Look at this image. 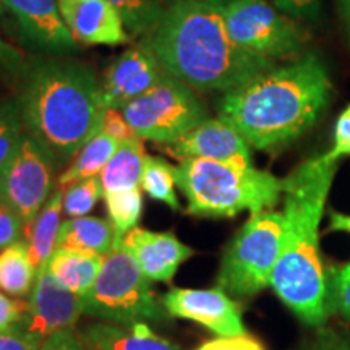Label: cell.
Instances as JSON below:
<instances>
[{
    "mask_svg": "<svg viewBox=\"0 0 350 350\" xmlns=\"http://www.w3.org/2000/svg\"><path fill=\"white\" fill-rule=\"evenodd\" d=\"M109 221L112 222L116 237L119 242L129 234L131 229L138 226L143 213V195L139 187L130 188V190L111 191L104 193Z\"/></svg>",
    "mask_w": 350,
    "mask_h": 350,
    "instance_id": "25",
    "label": "cell"
},
{
    "mask_svg": "<svg viewBox=\"0 0 350 350\" xmlns=\"http://www.w3.org/2000/svg\"><path fill=\"white\" fill-rule=\"evenodd\" d=\"M25 57L21 52L0 38V75H15L23 70Z\"/></svg>",
    "mask_w": 350,
    "mask_h": 350,
    "instance_id": "39",
    "label": "cell"
},
{
    "mask_svg": "<svg viewBox=\"0 0 350 350\" xmlns=\"http://www.w3.org/2000/svg\"><path fill=\"white\" fill-rule=\"evenodd\" d=\"M167 75L200 91H232L274 68L273 60L243 51L227 33L222 8L175 0L144 39Z\"/></svg>",
    "mask_w": 350,
    "mask_h": 350,
    "instance_id": "2",
    "label": "cell"
},
{
    "mask_svg": "<svg viewBox=\"0 0 350 350\" xmlns=\"http://www.w3.org/2000/svg\"><path fill=\"white\" fill-rule=\"evenodd\" d=\"M279 10L291 18L317 21L321 15V0H273Z\"/></svg>",
    "mask_w": 350,
    "mask_h": 350,
    "instance_id": "34",
    "label": "cell"
},
{
    "mask_svg": "<svg viewBox=\"0 0 350 350\" xmlns=\"http://www.w3.org/2000/svg\"><path fill=\"white\" fill-rule=\"evenodd\" d=\"M165 2H167V5H170V3H174L175 0H165Z\"/></svg>",
    "mask_w": 350,
    "mask_h": 350,
    "instance_id": "44",
    "label": "cell"
},
{
    "mask_svg": "<svg viewBox=\"0 0 350 350\" xmlns=\"http://www.w3.org/2000/svg\"><path fill=\"white\" fill-rule=\"evenodd\" d=\"M25 129L18 100H2L0 103V170L15 151L16 144L23 137Z\"/></svg>",
    "mask_w": 350,
    "mask_h": 350,
    "instance_id": "29",
    "label": "cell"
},
{
    "mask_svg": "<svg viewBox=\"0 0 350 350\" xmlns=\"http://www.w3.org/2000/svg\"><path fill=\"white\" fill-rule=\"evenodd\" d=\"M104 196L100 177H90L78 180L64 190V213L68 217L86 216L94 204Z\"/></svg>",
    "mask_w": 350,
    "mask_h": 350,
    "instance_id": "28",
    "label": "cell"
},
{
    "mask_svg": "<svg viewBox=\"0 0 350 350\" xmlns=\"http://www.w3.org/2000/svg\"><path fill=\"white\" fill-rule=\"evenodd\" d=\"M327 279V310L350 319V262L332 268Z\"/></svg>",
    "mask_w": 350,
    "mask_h": 350,
    "instance_id": "30",
    "label": "cell"
},
{
    "mask_svg": "<svg viewBox=\"0 0 350 350\" xmlns=\"http://www.w3.org/2000/svg\"><path fill=\"white\" fill-rule=\"evenodd\" d=\"M133 36H148L164 16V0H109Z\"/></svg>",
    "mask_w": 350,
    "mask_h": 350,
    "instance_id": "27",
    "label": "cell"
},
{
    "mask_svg": "<svg viewBox=\"0 0 350 350\" xmlns=\"http://www.w3.org/2000/svg\"><path fill=\"white\" fill-rule=\"evenodd\" d=\"M124 247L137 260L150 281L170 282L183 261L195 252L170 232H152L135 227L122 239Z\"/></svg>",
    "mask_w": 350,
    "mask_h": 350,
    "instance_id": "16",
    "label": "cell"
},
{
    "mask_svg": "<svg viewBox=\"0 0 350 350\" xmlns=\"http://www.w3.org/2000/svg\"><path fill=\"white\" fill-rule=\"evenodd\" d=\"M59 8L77 42L117 46L130 41L120 13L109 0H59Z\"/></svg>",
    "mask_w": 350,
    "mask_h": 350,
    "instance_id": "15",
    "label": "cell"
},
{
    "mask_svg": "<svg viewBox=\"0 0 350 350\" xmlns=\"http://www.w3.org/2000/svg\"><path fill=\"white\" fill-rule=\"evenodd\" d=\"M282 230V213L273 209L253 213L226 248L217 287L239 299H248L269 287L281 253Z\"/></svg>",
    "mask_w": 350,
    "mask_h": 350,
    "instance_id": "7",
    "label": "cell"
},
{
    "mask_svg": "<svg viewBox=\"0 0 350 350\" xmlns=\"http://www.w3.org/2000/svg\"><path fill=\"white\" fill-rule=\"evenodd\" d=\"M12 13L25 36L49 52L77 49V41L65 25L59 0H0Z\"/></svg>",
    "mask_w": 350,
    "mask_h": 350,
    "instance_id": "17",
    "label": "cell"
},
{
    "mask_svg": "<svg viewBox=\"0 0 350 350\" xmlns=\"http://www.w3.org/2000/svg\"><path fill=\"white\" fill-rule=\"evenodd\" d=\"M339 7H340V12H342L345 25H347L350 31V0H339Z\"/></svg>",
    "mask_w": 350,
    "mask_h": 350,
    "instance_id": "41",
    "label": "cell"
},
{
    "mask_svg": "<svg viewBox=\"0 0 350 350\" xmlns=\"http://www.w3.org/2000/svg\"><path fill=\"white\" fill-rule=\"evenodd\" d=\"M2 8H3V7H2V3H0V12H2Z\"/></svg>",
    "mask_w": 350,
    "mask_h": 350,
    "instance_id": "45",
    "label": "cell"
},
{
    "mask_svg": "<svg viewBox=\"0 0 350 350\" xmlns=\"http://www.w3.org/2000/svg\"><path fill=\"white\" fill-rule=\"evenodd\" d=\"M103 262L104 256L98 253L59 247L47 261V269L60 286L73 294L85 297L94 286Z\"/></svg>",
    "mask_w": 350,
    "mask_h": 350,
    "instance_id": "19",
    "label": "cell"
},
{
    "mask_svg": "<svg viewBox=\"0 0 350 350\" xmlns=\"http://www.w3.org/2000/svg\"><path fill=\"white\" fill-rule=\"evenodd\" d=\"M55 165L51 151L26 130L0 170V201L18 214L25 237L51 198Z\"/></svg>",
    "mask_w": 350,
    "mask_h": 350,
    "instance_id": "10",
    "label": "cell"
},
{
    "mask_svg": "<svg viewBox=\"0 0 350 350\" xmlns=\"http://www.w3.org/2000/svg\"><path fill=\"white\" fill-rule=\"evenodd\" d=\"M80 338L86 350H182L172 340L151 331L146 323L133 326L93 323L83 327Z\"/></svg>",
    "mask_w": 350,
    "mask_h": 350,
    "instance_id": "18",
    "label": "cell"
},
{
    "mask_svg": "<svg viewBox=\"0 0 350 350\" xmlns=\"http://www.w3.org/2000/svg\"><path fill=\"white\" fill-rule=\"evenodd\" d=\"M139 185L150 198L163 201L174 211L180 209V203L175 193V167L167 161L161 159V157L146 156Z\"/></svg>",
    "mask_w": 350,
    "mask_h": 350,
    "instance_id": "26",
    "label": "cell"
},
{
    "mask_svg": "<svg viewBox=\"0 0 350 350\" xmlns=\"http://www.w3.org/2000/svg\"><path fill=\"white\" fill-rule=\"evenodd\" d=\"M164 73L152 52L146 47H131L112 62L104 73L100 94L106 109H120L151 90Z\"/></svg>",
    "mask_w": 350,
    "mask_h": 350,
    "instance_id": "14",
    "label": "cell"
},
{
    "mask_svg": "<svg viewBox=\"0 0 350 350\" xmlns=\"http://www.w3.org/2000/svg\"><path fill=\"white\" fill-rule=\"evenodd\" d=\"M200 2L209 3V5H214V7H219V8H224L227 3L232 2V0H200Z\"/></svg>",
    "mask_w": 350,
    "mask_h": 350,
    "instance_id": "42",
    "label": "cell"
},
{
    "mask_svg": "<svg viewBox=\"0 0 350 350\" xmlns=\"http://www.w3.org/2000/svg\"><path fill=\"white\" fill-rule=\"evenodd\" d=\"M175 183L187 213L200 217H234L271 209L281 198L282 178L252 164L187 159L175 167Z\"/></svg>",
    "mask_w": 350,
    "mask_h": 350,
    "instance_id": "5",
    "label": "cell"
},
{
    "mask_svg": "<svg viewBox=\"0 0 350 350\" xmlns=\"http://www.w3.org/2000/svg\"><path fill=\"white\" fill-rule=\"evenodd\" d=\"M26 304L28 308L21 323L26 331L42 340L54 332L75 327L81 314H85L83 297L60 286L47 265L38 273Z\"/></svg>",
    "mask_w": 350,
    "mask_h": 350,
    "instance_id": "11",
    "label": "cell"
},
{
    "mask_svg": "<svg viewBox=\"0 0 350 350\" xmlns=\"http://www.w3.org/2000/svg\"><path fill=\"white\" fill-rule=\"evenodd\" d=\"M119 144V139L104 133V131H99L94 138H91L81 148L75 159H73L72 165H68V169L60 175L59 180H57L59 188L65 190V188L78 180L99 175L111 161V157L116 154Z\"/></svg>",
    "mask_w": 350,
    "mask_h": 350,
    "instance_id": "24",
    "label": "cell"
},
{
    "mask_svg": "<svg viewBox=\"0 0 350 350\" xmlns=\"http://www.w3.org/2000/svg\"><path fill=\"white\" fill-rule=\"evenodd\" d=\"M336 172L338 161L323 154L306 159L282 178V243L271 287L310 326L323 325L329 312L319 224Z\"/></svg>",
    "mask_w": 350,
    "mask_h": 350,
    "instance_id": "1",
    "label": "cell"
},
{
    "mask_svg": "<svg viewBox=\"0 0 350 350\" xmlns=\"http://www.w3.org/2000/svg\"><path fill=\"white\" fill-rule=\"evenodd\" d=\"M38 271L29 258L28 240L21 239L0 252V291L3 294L25 297L31 292Z\"/></svg>",
    "mask_w": 350,
    "mask_h": 350,
    "instance_id": "23",
    "label": "cell"
},
{
    "mask_svg": "<svg viewBox=\"0 0 350 350\" xmlns=\"http://www.w3.org/2000/svg\"><path fill=\"white\" fill-rule=\"evenodd\" d=\"M25 126L36 137L57 165L75 159L103 129L100 83L85 64L47 60L26 73L18 96Z\"/></svg>",
    "mask_w": 350,
    "mask_h": 350,
    "instance_id": "4",
    "label": "cell"
},
{
    "mask_svg": "<svg viewBox=\"0 0 350 350\" xmlns=\"http://www.w3.org/2000/svg\"><path fill=\"white\" fill-rule=\"evenodd\" d=\"M163 304L169 317L190 319L221 338L247 334L240 306L219 287L172 288L163 297Z\"/></svg>",
    "mask_w": 350,
    "mask_h": 350,
    "instance_id": "12",
    "label": "cell"
},
{
    "mask_svg": "<svg viewBox=\"0 0 350 350\" xmlns=\"http://www.w3.org/2000/svg\"><path fill=\"white\" fill-rule=\"evenodd\" d=\"M119 240L111 221L103 217H68L62 222L57 237V248L67 247L75 250L98 253L106 256Z\"/></svg>",
    "mask_w": 350,
    "mask_h": 350,
    "instance_id": "20",
    "label": "cell"
},
{
    "mask_svg": "<svg viewBox=\"0 0 350 350\" xmlns=\"http://www.w3.org/2000/svg\"><path fill=\"white\" fill-rule=\"evenodd\" d=\"M39 350H86L85 344L80 338V334H77L73 331V327L70 329H62L59 332L49 336L42 340Z\"/></svg>",
    "mask_w": 350,
    "mask_h": 350,
    "instance_id": "38",
    "label": "cell"
},
{
    "mask_svg": "<svg viewBox=\"0 0 350 350\" xmlns=\"http://www.w3.org/2000/svg\"><path fill=\"white\" fill-rule=\"evenodd\" d=\"M26 308H28L26 301L13 299L0 291V332L20 323L25 317Z\"/></svg>",
    "mask_w": 350,
    "mask_h": 350,
    "instance_id": "36",
    "label": "cell"
},
{
    "mask_svg": "<svg viewBox=\"0 0 350 350\" xmlns=\"http://www.w3.org/2000/svg\"><path fill=\"white\" fill-rule=\"evenodd\" d=\"M329 229L338 232H347V234H350V214L331 211Z\"/></svg>",
    "mask_w": 350,
    "mask_h": 350,
    "instance_id": "40",
    "label": "cell"
},
{
    "mask_svg": "<svg viewBox=\"0 0 350 350\" xmlns=\"http://www.w3.org/2000/svg\"><path fill=\"white\" fill-rule=\"evenodd\" d=\"M165 150L180 163L187 159H211L252 164L250 144L230 122L222 117L201 122L177 142L167 144Z\"/></svg>",
    "mask_w": 350,
    "mask_h": 350,
    "instance_id": "13",
    "label": "cell"
},
{
    "mask_svg": "<svg viewBox=\"0 0 350 350\" xmlns=\"http://www.w3.org/2000/svg\"><path fill=\"white\" fill-rule=\"evenodd\" d=\"M222 16L232 41L273 62L299 54L305 42L295 21L266 0H232L222 8Z\"/></svg>",
    "mask_w": 350,
    "mask_h": 350,
    "instance_id": "9",
    "label": "cell"
},
{
    "mask_svg": "<svg viewBox=\"0 0 350 350\" xmlns=\"http://www.w3.org/2000/svg\"><path fill=\"white\" fill-rule=\"evenodd\" d=\"M331 93L326 65L317 54H305L227 91L219 113L250 146L274 150L313 126L329 104Z\"/></svg>",
    "mask_w": 350,
    "mask_h": 350,
    "instance_id": "3",
    "label": "cell"
},
{
    "mask_svg": "<svg viewBox=\"0 0 350 350\" xmlns=\"http://www.w3.org/2000/svg\"><path fill=\"white\" fill-rule=\"evenodd\" d=\"M196 350H265L261 342L248 334L230 336V338H221L208 340L201 344Z\"/></svg>",
    "mask_w": 350,
    "mask_h": 350,
    "instance_id": "37",
    "label": "cell"
},
{
    "mask_svg": "<svg viewBox=\"0 0 350 350\" xmlns=\"http://www.w3.org/2000/svg\"><path fill=\"white\" fill-rule=\"evenodd\" d=\"M325 156L331 161H339L340 157L350 156V104L340 112L336 122L332 146Z\"/></svg>",
    "mask_w": 350,
    "mask_h": 350,
    "instance_id": "33",
    "label": "cell"
},
{
    "mask_svg": "<svg viewBox=\"0 0 350 350\" xmlns=\"http://www.w3.org/2000/svg\"><path fill=\"white\" fill-rule=\"evenodd\" d=\"M64 211V190L57 187L47 203L44 204L41 213L34 219L31 229L26 234L29 247V258L34 268L39 273L47 265L52 253L57 248V237L62 222L60 216Z\"/></svg>",
    "mask_w": 350,
    "mask_h": 350,
    "instance_id": "21",
    "label": "cell"
},
{
    "mask_svg": "<svg viewBox=\"0 0 350 350\" xmlns=\"http://www.w3.org/2000/svg\"><path fill=\"white\" fill-rule=\"evenodd\" d=\"M83 304L88 317L122 326L163 323L169 318L163 300L152 292L150 279L122 242L104 256L98 279L83 297Z\"/></svg>",
    "mask_w": 350,
    "mask_h": 350,
    "instance_id": "6",
    "label": "cell"
},
{
    "mask_svg": "<svg viewBox=\"0 0 350 350\" xmlns=\"http://www.w3.org/2000/svg\"><path fill=\"white\" fill-rule=\"evenodd\" d=\"M42 339L26 331L23 323H16L0 332V350H39Z\"/></svg>",
    "mask_w": 350,
    "mask_h": 350,
    "instance_id": "31",
    "label": "cell"
},
{
    "mask_svg": "<svg viewBox=\"0 0 350 350\" xmlns=\"http://www.w3.org/2000/svg\"><path fill=\"white\" fill-rule=\"evenodd\" d=\"M135 133L156 143H175L208 119L190 86L163 73L151 90L120 109Z\"/></svg>",
    "mask_w": 350,
    "mask_h": 350,
    "instance_id": "8",
    "label": "cell"
},
{
    "mask_svg": "<svg viewBox=\"0 0 350 350\" xmlns=\"http://www.w3.org/2000/svg\"><path fill=\"white\" fill-rule=\"evenodd\" d=\"M323 350H350V344H332Z\"/></svg>",
    "mask_w": 350,
    "mask_h": 350,
    "instance_id": "43",
    "label": "cell"
},
{
    "mask_svg": "<svg viewBox=\"0 0 350 350\" xmlns=\"http://www.w3.org/2000/svg\"><path fill=\"white\" fill-rule=\"evenodd\" d=\"M144 159H146V151L142 138L122 142L116 154L100 172L104 193L138 187L142 182Z\"/></svg>",
    "mask_w": 350,
    "mask_h": 350,
    "instance_id": "22",
    "label": "cell"
},
{
    "mask_svg": "<svg viewBox=\"0 0 350 350\" xmlns=\"http://www.w3.org/2000/svg\"><path fill=\"white\" fill-rule=\"evenodd\" d=\"M25 227L18 214L0 201V250L25 239Z\"/></svg>",
    "mask_w": 350,
    "mask_h": 350,
    "instance_id": "32",
    "label": "cell"
},
{
    "mask_svg": "<svg viewBox=\"0 0 350 350\" xmlns=\"http://www.w3.org/2000/svg\"><path fill=\"white\" fill-rule=\"evenodd\" d=\"M100 131H104V133L111 135V137L119 139L120 143L129 142V139L139 138L119 109H107L106 113H104L103 129H100Z\"/></svg>",
    "mask_w": 350,
    "mask_h": 350,
    "instance_id": "35",
    "label": "cell"
}]
</instances>
